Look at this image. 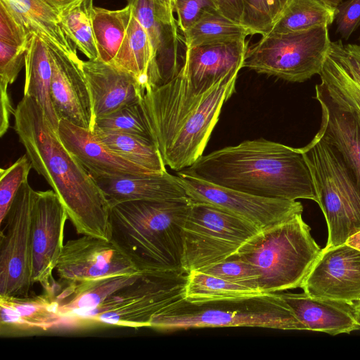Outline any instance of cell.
<instances>
[{
	"label": "cell",
	"instance_id": "cell-1",
	"mask_svg": "<svg viewBox=\"0 0 360 360\" xmlns=\"http://www.w3.org/2000/svg\"><path fill=\"white\" fill-rule=\"evenodd\" d=\"M13 116V129L32 168L56 193L77 233L111 240L107 198L63 145L38 102L23 96Z\"/></svg>",
	"mask_w": 360,
	"mask_h": 360
},
{
	"label": "cell",
	"instance_id": "cell-2",
	"mask_svg": "<svg viewBox=\"0 0 360 360\" xmlns=\"http://www.w3.org/2000/svg\"><path fill=\"white\" fill-rule=\"evenodd\" d=\"M239 71L207 90H198L181 68L169 80L145 91L141 105L165 165L179 172L202 155Z\"/></svg>",
	"mask_w": 360,
	"mask_h": 360
},
{
	"label": "cell",
	"instance_id": "cell-3",
	"mask_svg": "<svg viewBox=\"0 0 360 360\" xmlns=\"http://www.w3.org/2000/svg\"><path fill=\"white\" fill-rule=\"evenodd\" d=\"M181 171L257 196L318 202L312 176L300 148L262 138L202 155Z\"/></svg>",
	"mask_w": 360,
	"mask_h": 360
},
{
	"label": "cell",
	"instance_id": "cell-4",
	"mask_svg": "<svg viewBox=\"0 0 360 360\" xmlns=\"http://www.w3.org/2000/svg\"><path fill=\"white\" fill-rule=\"evenodd\" d=\"M193 200H129L110 206L112 240L142 272L182 271V231Z\"/></svg>",
	"mask_w": 360,
	"mask_h": 360
},
{
	"label": "cell",
	"instance_id": "cell-5",
	"mask_svg": "<svg viewBox=\"0 0 360 360\" xmlns=\"http://www.w3.org/2000/svg\"><path fill=\"white\" fill-rule=\"evenodd\" d=\"M302 214L262 228L231 256L254 266L263 292L300 288L322 250Z\"/></svg>",
	"mask_w": 360,
	"mask_h": 360
},
{
	"label": "cell",
	"instance_id": "cell-6",
	"mask_svg": "<svg viewBox=\"0 0 360 360\" xmlns=\"http://www.w3.org/2000/svg\"><path fill=\"white\" fill-rule=\"evenodd\" d=\"M219 327L307 330L277 293L204 303L183 299L156 315L150 328L174 331Z\"/></svg>",
	"mask_w": 360,
	"mask_h": 360
},
{
	"label": "cell",
	"instance_id": "cell-7",
	"mask_svg": "<svg viewBox=\"0 0 360 360\" xmlns=\"http://www.w3.org/2000/svg\"><path fill=\"white\" fill-rule=\"evenodd\" d=\"M186 275L177 271L143 272L98 307L68 317L65 325L150 328L156 315L184 299Z\"/></svg>",
	"mask_w": 360,
	"mask_h": 360
},
{
	"label": "cell",
	"instance_id": "cell-8",
	"mask_svg": "<svg viewBox=\"0 0 360 360\" xmlns=\"http://www.w3.org/2000/svg\"><path fill=\"white\" fill-rule=\"evenodd\" d=\"M310 170L328 226L326 247L345 243L360 231V190L339 151L318 132L300 148Z\"/></svg>",
	"mask_w": 360,
	"mask_h": 360
},
{
	"label": "cell",
	"instance_id": "cell-9",
	"mask_svg": "<svg viewBox=\"0 0 360 360\" xmlns=\"http://www.w3.org/2000/svg\"><path fill=\"white\" fill-rule=\"evenodd\" d=\"M261 229L212 205L193 201L182 231L183 272L201 270L229 258Z\"/></svg>",
	"mask_w": 360,
	"mask_h": 360
},
{
	"label": "cell",
	"instance_id": "cell-10",
	"mask_svg": "<svg viewBox=\"0 0 360 360\" xmlns=\"http://www.w3.org/2000/svg\"><path fill=\"white\" fill-rule=\"evenodd\" d=\"M328 26L285 34H269L248 48L242 68L302 82L319 74L331 41Z\"/></svg>",
	"mask_w": 360,
	"mask_h": 360
},
{
	"label": "cell",
	"instance_id": "cell-11",
	"mask_svg": "<svg viewBox=\"0 0 360 360\" xmlns=\"http://www.w3.org/2000/svg\"><path fill=\"white\" fill-rule=\"evenodd\" d=\"M35 191L25 182L0 224H5L0 235V296L27 297L33 284L31 223Z\"/></svg>",
	"mask_w": 360,
	"mask_h": 360
},
{
	"label": "cell",
	"instance_id": "cell-12",
	"mask_svg": "<svg viewBox=\"0 0 360 360\" xmlns=\"http://www.w3.org/2000/svg\"><path fill=\"white\" fill-rule=\"evenodd\" d=\"M176 176L193 201L212 205L262 229L303 212L302 203L297 200L251 195L212 184L181 171L176 172Z\"/></svg>",
	"mask_w": 360,
	"mask_h": 360
},
{
	"label": "cell",
	"instance_id": "cell-13",
	"mask_svg": "<svg viewBox=\"0 0 360 360\" xmlns=\"http://www.w3.org/2000/svg\"><path fill=\"white\" fill-rule=\"evenodd\" d=\"M56 269L65 285L142 272L112 240L86 235L64 244Z\"/></svg>",
	"mask_w": 360,
	"mask_h": 360
},
{
	"label": "cell",
	"instance_id": "cell-14",
	"mask_svg": "<svg viewBox=\"0 0 360 360\" xmlns=\"http://www.w3.org/2000/svg\"><path fill=\"white\" fill-rule=\"evenodd\" d=\"M67 211L53 190L36 191L32 223V281L57 292L53 278L63 248Z\"/></svg>",
	"mask_w": 360,
	"mask_h": 360
},
{
	"label": "cell",
	"instance_id": "cell-15",
	"mask_svg": "<svg viewBox=\"0 0 360 360\" xmlns=\"http://www.w3.org/2000/svg\"><path fill=\"white\" fill-rule=\"evenodd\" d=\"M128 4L150 42V89L173 77L183 65L180 62L182 39L174 18L173 0H131Z\"/></svg>",
	"mask_w": 360,
	"mask_h": 360
},
{
	"label": "cell",
	"instance_id": "cell-16",
	"mask_svg": "<svg viewBox=\"0 0 360 360\" xmlns=\"http://www.w3.org/2000/svg\"><path fill=\"white\" fill-rule=\"evenodd\" d=\"M309 296L349 304L360 301V250L342 243L325 247L300 287Z\"/></svg>",
	"mask_w": 360,
	"mask_h": 360
},
{
	"label": "cell",
	"instance_id": "cell-17",
	"mask_svg": "<svg viewBox=\"0 0 360 360\" xmlns=\"http://www.w3.org/2000/svg\"><path fill=\"white\" fill-rule=\"evenodd\" d=\"M52 65L51 97L59 119L94 130L91 96L78 57L49 46Z\"/></svg>",
	"mask_w": 360,
	"mask_h": 360
},
{
	"label": "cell",
	"instance_id": "cell-18",
	"mask_svg": "<svg viewBox=\"0 0 360 360\" xmlns=\"http://www.w3.org/2000/svg\"><path fill=\"white\" fill-rule=\"evenodd\" d=\"M57 133L65 148L92 177L154 174L115 153L86 129L60 120Z\"/></svg>",
	"mask_w": 360,
	"mask_h": 360
},
{
	"label": "cell",
	"instance_id": "cell-19",
	"mask_svg": "<svg viewBox=\"0 0 360 360\" xmlns=\"http://www.w3.org/2000/svg\"><path fill=\"white\" fill-rule=\"evenodd\" d=\"M315 89V98L321 108L318 133L339 151L360 190V122L332 96L322 82Z\"/></svg>",
	"mask_w": 360,
	"mask_h": 360
},
{
	"label": "cell",
	"instance_id": "cell-20",
	"mask_svg": "<svg viewBox=\"0 0 360 360\" xmlns=\"http://www.w3.org/2000/svg\"><path fill=\"white\" fill-rule=\"evenodd\" d=\"M81 65L90 91L95 120L141 101L145 90L129 73L98 58L82 60Z\"/></svg>",
	"mask_w": 360,
	"mask_h": 360
},
{
	"label": "cell",
	"instance_id": "cell-21",
	"mask_svg": "<svg viewBox=\"0 0 360 360\" xmlns=\"http://www.w3.org/2000/svg\"><path fill=\"white\" fill-rule=\"evenodd\" d=\"M82 0H0L31 35H37L49 46L77 57V48L62 26L63 15Z\"/></svg>",
	"mask_w": 360,
	"mask_h": 360
},
{
	"label": "cell",
	"instance_id": "cell-22",
	"mask_svg": "<svg viewBox=\"0 0 360 360\" xmlns=\"http://www.w3.org/2000/svg\"><path fill=\"white\" fill-rule=\"evenodd\" d=\"M248 44L245 39L186 48L181 68L196 89L207 90L229 74L243 68Z\"/></svg>",
	"mask_w": 360,
	"mask_h": 360
},
{
	"label": "cell",
	"instance_id": "cell-23",
	"mask_svg": "<svg viewBox=\"0 0 360 360\" xmlns=\"http://www.w3.org/2000/svg\"><path fill=\"white\" fill-rule=\"evenodd\" d=\"M56 292L44 291L27 297L0 296L1 336L12 333L46 331L65 325Z\"/></svg>",
	"mask_w": 360,
	"mask_h": 360
},
{
	"label": "cell",
	"instance_id": "cell-24",
	"mask_svg": "<svg viewBox=\"0 0 360 360\" xmlns=\"http://www.w3.org/2000/svg\"><path fill=\"white\" fill-rule=\"evenodd\" d=\"M295 317L312 330L336 335L360 329L352 304L301 294L281 293Z\"/></svg>",
	"mask_w": 360,
	"mask_h": 360
},
{
	"label": "cell",
	"instance_id": "cell-25",
	"mask_svg": "<svg viewBox=\"0 0 360 360\" xmlns=\"http://www.w3.org/2000/svg\"><path fill=\"white\" fill-rule=\"evenodd\" d=\"M110 206L129 200H166L187 197L176 175L162 174L93 177Z\"/></svg>",
	"mask_w": 360,
	"mask_h": 360
},
{
	"label": "cell",
	"instance_id": "cell-26",
	"mask_svg": "<svg viewBox=\"0 0 360 360\" xmlns=\"http://www.w3.org/2000/svg\"><path fill=\"white\" fill-rule=\"evenodd\" d=\"M25 69L24 96H31L38 102L46 118L57 131L60 120L51 97L52 65L49 49L37 35L31 37L27 47Z\"/></svg>",
	"mask_w": 360,
	"mask_h": 360
},
{
	"label": "cell",
	"instance_id": "cell-27",
	"mask_svg": "<svg viewBox=\"0 0 360 360\" xmlns=\"http://www.w3.org/2000/svg\"><path fill=\"white\" fill-rule=\"evenodd\" d=\"M143 274L117 276L65 285L56 295L59 311L66 319L74 314L93 309L112 295L134 282Z\"/></svg>",
	"mask_w": 360,
	"mask_h": 360
},
{
	"label": "cell",
	"instance_id": "cell-28",
	"mask_svg": "<svg viewBox=\"0 0 360 360\" xmlns=\"http://www.w3.org/2000/svg\"><path fill=\"white\" fill-rule=\"evenodd\" d=\"M153 51L148 36L133 13L125 36L112 65L133 75L144 90L149 86Z\"/></svg>",
	"mask_w": 360,
	"mask_h": 360
},
{
	"label": "cell",
	"instance_id": "cell-29",
	"mask_svg": "<svg viewBox=\"0 0 360 360\" xmlns=\"http://www.w3.org/2000/svg\"><path fill=\"white\" fill-rule=\"evenodd\" d=\"M265 294L267 293L200 270H193L186 275L184 299L191 303H204L250 298Z\"/></svg>",
	"mask_w": 360,
	"mask_h": 360
},
{
	"label": "cell",
	"instance_id": "cell-30",
	"mask_svg": "<svg viewBox=\"0 0 360 360\" xmlns=\"http://www.w3.org/2000/svg\"><path fill=\"white\" fill-rule=\"evenodd\" d=\"M132 15V7L108 10L94 6L91 22L98 49V58L111 63L125 36Z\"/></svg>",
	"mask_w": 360,
	"mask_h": 360
},
{
	"label": "cell",
	"instance_id": "cell-31",
	"mask_svg": "<svg viewBox=\"0 0 360 360\" xmlns=\"http://www.w3.org/2000/svg\"><path fill=\"white\" fill-rule=\"evenodd\" d=\"M96 137L110 150L155 174L167 172L158 148L153 141L140 136L94 129Z\"/></svg>",
	"mask_w": 360,
	"mask_h": 360
},
{
	"label": "cell",
	"instance_id": "cell-32",
	"mask_svg": "<svg viewBox=\"0 0 360 360\" xmlns=\"http://www.w3.org/2000/svg\"><path fill=\"white\" fill-rule=\"evenodd\" d=\"M335 14L336 8L321 0H289L269 34H285L321 25L329 26L335 20Z\"/></svg>",
	"mask_w": 360,
	"mask_h": 360
},
{
	"label": "cell",
	"instance_id": "cell-33",
	"mask_svg": "<svg viewBox=\"0 0 360 360\" xmlns=\"http://www.w3.org/2000/svg\"><path fill=\"white\" fill-rule=\"evenodd\" d=\"M186 49L195 46L245 39L251 32L218 10L207 11L183 33Z\"/></svg>",
	"mask_w": 360,
	"mask_h": 360
},
{
	"label": "cell",
	"instance_id": "cell-34",
	"mask_svg": "<svg viewBox=\"0 0 360 360\" xmlns=\"http://www.w3.org/2000/svg\"><path fill=\"white\" fill-rule=\"evenodd\" d=\"M319 75L332 96L360 122V85L342 64L332 41Z\"/></svg>",
	"mask_w": 360,
	"mask_h": 360
},
{
	"label": "cell",
	"instance_id": "cell-35",
	"mask_svg": "<svg viewBox=\"0 0 360 360\" xmlns=\"http://www.w3.org/2000/svg\"><path fill=\"white\" fill-rule=\"evenodd\" d=\"M94 0H82L62 16V26L75 46L88 59L98 58L94 35L91 12Z\"/></svg>",
	"mask_w": 360,
	"mask_h": 360
},
{
	"label": "cell",
	"instance_id": "cell-36",
	"mask_svg": "<svg viewBox=\"0 0 360 360\" xmlns=\"http://www.w3.org/2000/svg\"><path fill=\"white\" fill-rule=\"evenodd\" d=\"M94 129L131 134L153 141L141 101L96 118Z\"/></svg>",
	"mask_w": 360,
	"mask_h": 360
},
{
	"label": "cell",
	"instance_id": "cell-37",
	"mask_svg": "<svg viewBox=\"0 0 360 360\" xmlns=\"http://www.w3.org/2000/svg\"><path fill=\"white\" fill-rule=\"evenodd\" d=\"M289 0H242L241 24L252 34L267 35L285 8Z\"/></svg>",
	"mask_w": 360,
	"mask_h": 360
},
{
	"label": "cell",
	"instance_id": "cell-38",
	"mask_svg": "<svg viewBox=\"0 0 360 360\" xmlns=\"http://www.w3.org/2000/svg\"><path fill=\"white\" fill-rule=\"evenodd\" d=\"M32 168L25 154L13 164L0 170V224L3 222L18 190L28 181Z\"/></svg>",
	"mask_w": 360,
	"mask_h": 360
},
{
	"label": "cell",
	"instance_id": "cell-39",
	"mask_svg": "<svg viewBox=\"0 0 360 360\" xmlns=\"http://www.w3.org/2000/svg\"><path fill=\"white\" fill-rule=\"evenodd\" d=\"M200 271L232 283L260 290L258 285V272L251 264L240 258L231 257Z\"/></svg>",
	"mask_w": 360,
	"mask_h": 360
},
{
	"label": "cell",
	"instance_id": "cell-40",
	"mask_svg": "<svg viewBox=\"0 0 360 360\" xmlns=\"http://www.w3.org/2000/svg\"><path fill=\"white\" fill-rule=\"evenodd\" d=\"M173 4L177 15L179 29L182 33L192 27L207 11L218 10L213 0H173Z\"/></svg>",
	"mask_w": 360,
	"mask_h": 360
},
{
	"label": "cell",
	"instance_id": "cell-41",
	"mask_svg": "<svg viewBox=\"0 0 360 360\" xmlns=\"http://www.w3.org/2000/svg\"><path fill=\"white\" fill-rule=\"evenodd\" d=\"M31 37L22 25L0 4V41L27 47Z\"/></svg>",
	"mask_w": 360,
	"mask_h": 360
},
{
	"label": "cell",
	"instance_id": "cell-42",
	"mask_svg": "<svg viewBox=\"0 0 360 360\" xmlns=\"http://www.w3.org/2000/svg\"><path fill=\"white\" fill-rule=\"evenodd\" d=\"M336 32L348 40L360 25V0H347L336 8Z\"/></svg>",
	"mask_w": 360,
	"mask_h": 360
},
{
	"label": "cell",
	"instance_id": "cell-43",
	"mask_svg": "<svg viewBox=\"0 0 360 360\" xmlns=\"http://www.w3.org/2000/svg\"><path fill=\"white\" fill-rule=\"evenodd\" d=\"M332 43L342 64L360 85V46L352 44L344 46L341 40Z\"/></svg>",
	"mask_w": 360,
	"mask_h": 360
},
{
	"label": "cell",
	"instance_id": "cell-44",
	"mask_svg": "<svg viewBox=\"0 0 360 360\" xmlns=\"http://www.w3.org/2000/svg\"><path fill=\"white\" fill-rule=\"evenodd\" d=\"M218 10L232 20L241 23L243 14L242 0H213Z\"/></svg>",
	"mask_w": 360,
	"mask_h": 360
},
{
	"label": "cell",
	"instance_id": "cell-45",
	"mask_svg": "<svg viewBox=\"0 0 360 360\" xmlns=\"http://www.w3.org/2000/svg\"><path fill=\"white\" fill-rule=\"evenodd\" d=\"M345 243L360 250V231L349 236Z\"/></svg>",
	"mask_w": 360,
	"mask_h": 360
},
{
	"label": "cell",
	"instance_id": "cell-46",
	"mask_svg": "<svg viewBox=\"0 0 360 360\" xmlns=\"http://www.w3.org/2000/svg\"><path fill=\"white\" fill-rule=\"evenodd\" d=\"M354 315L360 323V301L353 304Z\"/></svg>",
	"mask_w": 360,
	"mask_h": 360
},
{
	"label": "cell",
	"instance_id": "cell-47",
	"mask_svg": "<svg viewBox=\"0 0 360 360\" xmlns=\"http://www.w3.org/2000/svg\"><path fill=\"white\" fill-rule=\"evenodd\" d=\"M326 3V4L333 7L337 8L341 3L342 0H321Z\"/></svg>",
	"mask_w": 360,
	"mask_h": 360
},
{
	"label": "cell",
	"instance_id": "cell-48",
	"mask_svg": "<svg viewBox=\"0 0 360 360\" xmlns=\"http://www.w3.org/2000/svg\"><path fill=\"white\" fill-rule=\"evenodd\" d=\"M131 0H127V4H128V3H129V2H131Z\"/></svg>",
	"mask_w": 360,
	"mask_h": 360
},
{
	"label": "cell",
	"instance_id": "cell-49",
	"mask_svg": "<svg viewBox=\"0 0 360 360\" xmlns=\"http://www.w3.org/2000/svg\"><path fill=\"white\" fill-rule=\"evenodd\" d=\"M359 40H360V37H359Z\"/></svg>",
	"mask_w": 360,
	"mask_h": 360
}]
</instances>
